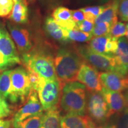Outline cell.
<instances>
[{
	"label": "cell",
	"instance_id": "6da1fadb",
	"mask_svg": "<svg viewBox=\"0 0 128 128\" xmlns=\"http://www.w3.org/2000/svg\"><path fill=\"white\" fill-rule=\"evenodd\" d=\"M54 60L55 73L61 88L67 82L76 81L80 67L86 62L76 50L65 48L58 50Z\"/></svg>",
	"mask_w": 128,
	"mask_h": 128
},
{
	"label": "cell",
	"instance_id": "7a4b0ae2",
	"mask_svg": "<svg viewBox=\"0 0 128 128\" xmlns=\"http://www.w3.org/2000/svg\"><path fill=\"white\" fill-rule=\"evenodd\" d=\"M60 106L66 113L84 115L87 102V88L78 81L69 82L62 88Z\"/></svg>",
	"mask_w": 128,
	"mask_h": 128
},
{
	"label": "cell",
	"instance_id": "3957f363",
	"mask_svg": "<svg viewBox=\"0 0 128 128\" xmlns=\"http://www.w3.org/2000/svg\"><path fill=\"white\" fill-rule=\"evenodd\" d=\"M22 61L27 70H30L45 80H57L54 60L45 53L32 51L22 55Z\"/></svg>",
	"mask_w": 128,
	"mask_h": 128
},
{
	"label": "cell",
	"instance_id": "277c9868",
	"mask_svg": "<svg viewBox=\"0 0 128 128\" xmlns=\"http://www.w3.org/2000/svg\"><path fill=\"white\" fill-rule=\"evenodd\" d=\"M12 88L9 99L12 103L24 102L32 90L28 72L23 66L12 70L11 74Z\"/></svg>",
	"mask_w": 128,
	"mask_h": 128
},
{
	"label": "cell",
	"instance_id": "5b68a950",
	"mask_svg": "<svg viewBox=\"0 0 128 128\" xmlns=\"http://www.w3.org/2000/svg\"><path fill=\"white\" fill-rule=\"evenodd\" d=\"M61 87L58 80H45L41 78L36 92L44 111L54 108L60 99Z\"/></svg>",
	"mask_w": 128,
	"mask_h": 128
},
{
	"label": "cell",
	"instance_id": "8992f818",
	"mask_svg": "<svg viewBox=\"0 0 128 128\" xmlns=\"http://www.w3.org/2000/svg\"><path fill=\"white\" fill-rule=\"evenodd\" d=\"M86 109L88 116L95 124H104L110 118L108 104L100 92H90Z\"/></svg>",
	"mask_w": 128,
	"mask_h": 128
},
{
	"label": "cell",
	"instance_id": "52a82bcc",
	"mask_svg": "<svg viewBox=\"0 0 128 128\" xmlns=\"http://www.w3.org/2000/svg\"><path fill=\"white\" fill-rule=\"evenodd\" d=\"M76 50L87 63L96 70L103 71H114L115 63L113 57H110L94 52L88 45L80 46Z\"/></svg>",
	"mask_w": 128,
	"mask_h": 128
},
{
	"label": "cell",
	"instance_id": "ba28073f",
	"mask_svg": "<svg viewBox=\"0 0 128 128\" xmlns=\"http://www.w3.org/2000/svg\"><path fill=\"white\" fill-rule=\"evenodd\" d=\"M76 81L84 85L90 92H100L103 88L99 72L86 62L80 67L76 76Z\"/></svg>",
	"mask_w": 128,
	"mask_h": 128
},
{
	"label": "cell",
	"instance_id": "9c48e42d",
	"mask_svg": "<svg viewBox=\"0 0 128 128\" xmlns=\"http://www.w3.org/2000/svg\"><path fill=\"white\" fill-rule=\"evenodd\" d=\"M36 91L32 90L26 103L14 114L12 124H16L30 117L44 113Z\"/></svg>",
	"mask_w": 128,
	"mask_h": 128
},
{
	"label": "cell",
	"instance_id": "30bf717a",
	"mask_svg": "<svg viewBox=\"0 0 128 128\" xmlns=\"http://www.w3.org/2000/svg\"><path fill=\"white\" fill-rule=\"evenodd\" d=\"M103 87L113 92H122L128 89V75L124 76L116 71L99 73Z\"/></svg>",
	"mask_w": 128,
	"mask_h": 128
},
{
	"label": "cell",
	"instance_id": "8fae6325",
	"mask_svg": "<svg viewBox=\"0 0 128 128\" xmlns=\"http://www.w3.org/2000/svg\"><path fill=\"white\" fill-rule=\"evenodd\" d=\"M88 46L98 54L113 57L118 49V39L111 38L108 34L94 37L89 41Z\"/></svg>",
	"mask_w": 128,
	"mask_h": 128
},
{
	"label": "cell",
	"instance_id": "7c38bea8",
	"mask_svg": "<svg viewBox=\"0 0 128 128\" xmlns=\"http://www.w3.org/2000/svg\"><path fill=\"white\" fill-rule=\"evenodd\" d=\"M0 53L5 58L10 66L21 63L15 44L7 30L4 28H2L0 36Z\"/></svg>",
	"mask_w": 128,
	"mask_h": 128
},
{
	"label": "cell",
	"instance_id": "4fadbf2b",
	"mask_svg": "<svg viewBox=\"0 0 128 128\" xmlns=\"http://www.w3.org/2000/svg\"><path fill=\"white\" fill-rule=\"evenodd\" d=\"M11 37L16 43L17 49L22 55L30 52L33 48L29 32L25 28L8 23Z\"/></svg>",
	"mask_w": 128,
	"mask_h": 128
},
{
	"label": "cell",
	"instance_id": "5bb4252c",
	"mask_svg": "<svg viewBox=\"0 0 128 128\" xmlns=\"http://www.w3.org/2000/svg\"><path fill=\"white\" fill-rule=\"evenodd\" d=\"M100 92L108 104L110 118L115 114H119L125 109V99L121 92H113L103 87Z\"/></svg>",
	"mask_w": 128,
	"mask_h": 128
},
{
	"label": "cell",
	"instance_id": "9a60e30c",
	"mask_svg": "<svg viewBox=\"0 0 128 128\" xmlns=\"http://www.w3.org/2000/svg\"><path fill=\"white\" fill-rule=\"evenodd\" d=\"M114 71L124 76L128 75V40L124 37L118 39V49L113 56Z\"/></svg>",
	"mask_w": 128,
	"mask_h": 128
},
{
	"label": "cell",
	"instance_id": "2e32d148",
	"mask_svg": "<svg viewBox=\"0 0 128 128\" xmlns=\"http://www.w3.org/2000/svg\"><path fill=\"white\" fill-rule=\"evenodd\" d=\"M60 128H97L96 124L88 115L66 113L60 117Z\"/></svg>",
	"mask_w": 128,
	"mask_h": 128
},
{
	"label": "cell",
	"instance_id": "e0dca14e",
	"mask_svg": "<svg viewBox=\"0 0 128 128\" xmlns=\"http://www.w3.org/2000/svg\"><path fill=\"white\" fill-rule=\"evenodd\" d=\"M119 0H110L104 5V8L94 21V24L106 22L111 26L118 22Z\"/></svg>",
	"mask_w": 128,
	"mask_h": 128
},
{
	"label": "cell",
	"instance_id": "ac0fdd59",
	"mask_svg": "<svg viewBox=\"0 0 128 128\" xmlns=\"http://www.w3.org/2000/svg\"><path fill=\"white\" fill-rule=\"evenodd\" d=\"M52 18L62 28L71 30L76 28V23L71 16V11L66 7H59L54 11Z\"/></svg>",
	"mask_w": 128,
	"mask_h": 128
},
{
	"label": "cell",
	"instance_id": "d6986e66",
	"mask_svg": "<svg viewBox=\"0 0 128 128\" xmlns=\"http://www.w3.org/2000/svg\"><path fill=\"white\" fill-rule=\"evenodd\" d=\"M60 109L56 106L43 114L39 128H60Z\"/></svg>",
	"mask_w": 128,
	"mask_h": 128
},
{
	"label": "cell",
	"instance_id": "ffe728a7",
	"mask_svg": "<svg viewBox=\"0 0 128 128\" xmlns=\"http://www.w3.org/2000/svg\"><path fill=\"white\" fill-rule=\"evenodd\" d=\"M44 28L48 34L55 40L60 43L70 42L64 34V28L55 22L52 17H49L46 19Z\"/></svg>",
	"mask_w": 128,
	"mask_h": 128
},
{
	"label": "cell",
	"instance_id": "44dd1931",
	"mask_svg": "<svg viewBox=\"0 0 128 128\" xmlns=\"http://www.w3.org/2000/svg\"><path fill=\"white\" fill-rule=\"evenodd\" d=\"M8 18L13 23L25 24L28 22V6L21 2H14L13 7Z\"/></svg>",
	"mask_w": 128,
	"mask_h": 128
},
{
	"label": "cell",
	"instance_id": "7402d4cb",
	"mask_svg": "<svg viewBox=\"0 0 128 128\" xmlns=\"http://www.w3.org/2000/svg\"><path fill=\"white\" fill-rule=\"evenodd\" d=\"M12 71V70H7L0 74V97L5 100L9 98L11 93Z\"/></svg>",
	"mask_w": 128,
	"mask_h": 128
},
{
	"label": "cell",
	"instance_id": "603a6c76",
	"mask_svg": "<svg viewBox=\"0 0 128 128\" xmlns=\"http://www.w3.org/2000/svg\"><path fill=\"white\" fill-rule=\"evenodd\" d=\"M64 34L69 42H89L92 38V33H87L82 31L74 28L68 30L64 29Z\"/></svg>",
	"mask_w": 128,
	"mask_h": 128
},
{
	"label": "cell",
	"instance_id": "cb8c5ba5",
	"mask_svg": "<svg viewBox=\"0 0 128 128\" xmlns=\"http://www.w3.org/2000/svg\"><path fill=\"white\" fill-rule=\"evenodd\" d=\"M43 114L33 116L24 120L12 124L14 128H39L40 126Z\"/></svg>",
	"mask_w": 128,
	"mask_h": 128
},
{
	"label": "cell",
	"instance_id": "d4e9b609",
	"mask_svg": "<svg viewBox=\"0 0 128 128\" xmlns=\"http://www.w3.org/2000/svg\"><path fill=\"white\" fill-rule=\"evenodd\" d=\"M104 8V6H92L81 8L84 12L85 19L94 23V21Z\"/></svg>",
	"mask_w": 128,
	"mask_h": 128
},
{
	"label": "cell",
	"instance_id": "484cf974",
	"mask_svg": "<svg viewBox=\"0 0 128 128\" xmlns=\"http://www.w3.org/2000/svg\"><path fill=\"white\" fill-rule=\"evenodd\" d=\"M126 32V26L125 24L122 22H117L111 26L108 35L112 38L118 39L125 36Z\"/></svg>",
	"mask_w": 128,
	"mask_h": 128
},
{
	"label": "cell",
	"instance_id": "4316f807",
	"mask_svg": "<svg viewBox=\"0 0 128 128\" xmlns=\"http://www.w3.org/2000/svg\"><path fill=\"white\" fill-rule=\"evenodd\" d=\"M110 28H111V25L106 22H102V23L96 24L94 25L93 29L91 33L92 38L108 34Z\"/></svg>",
	"mask_w": 128,
	"mask_h": 128
},
{
	"label": "cell",
	"instance_id": "83f0119b",
	"mask_svg": "<svg viewBox=\"0 0 128 128\" xmlns=\"http://www.w3.org/2000/svg\"><path fill=\"white\" fill-rule=\"evenodd\" d=\"M13 4L12 0H0V17H8L12 11Z\"/></svg>",
	"mask_w": 128,
	"mask_h": 128
},
{
	"label": "cell",
	"instance_id": "f1b7e54d",
	"mask_svg": "<svg viewBox=\"0 0 128 128\" xmlns=\"http://www.w3.org/2000/svg\"><path fill=\"white\" fill-rule=\"evenodd\" d=\"M118 14L124 22H128V0H119Z\"/></svg>",
	"mask_w": 128,
	"mask_h": 128
},
{
	"label": "cell",
	"instance_id": "f546056e",
	"mask_svg": "<svg viewBox=\"0 0 128 128\" xmlns=\"http://www.w3.org/2000/svg\"><path fill=\"white\" fill-rule=\"evenodd\" d=\"M119 114L116 124L117 128H128V110L125 108Z\"/></svg>",
	"mask_w": 128,
	"mask_h": 128
},
{
	"label": "cell",
	"instance_id": "4dcf8cb0",
	"mask_svg": "<svg viewBox=\"0 0 128 128\" xmlns=\"http://www.w3.org/2000/svg\"><path fill=\"white\" fill-rule=\"evenodd\" d=\"M94 26V23L90 22L88 20H84L81 23L76 24V29L82 31L85 33H91Z\"/></svg>",
	"mask_w": 128,
	"mask_h": 128
},
{
	"label": "cell",
	"instance_id": "1f68e13d",
	"mask_svg": "<svg viewBox=\"0 0 128 128\" xmlns=\"http://www.w3.org/2000/svg\"><path fill=\"white\" fill-rule=\"evenodd\" d=\"M12 112L6 100L0 97V118L8 116Z\"/></svg>",
	"mask_w": 128,
	"mask_h": 128
},
{
	"label": "cell",
	"instance_id": "d6a6232c",
	"mask_svg": "<svg viewBox=\"0 0 128 128\" xmlns=\"http://www.w3.org/2000/svg\"><path fill=\"white\" fill-rule=\"evenodd\" d=\"M71 16L74 22L76 24H78L85 20L84 14L81 10H71Z\"/></svg>",
	"mask_w": 128,
	"mask_h": 128
},
{
	"label": "cell",
	"instance_id": "836d02e7",
	"mask_svg": "<svg viewBox=\"0 0 128 128\" xmlns=\"http://www.w3.org/2000/svg\"><path fill=\"white\" fill-rule=\"evenodd\" d=\"M8 67H10V65H9L2 54L0 53V70L4 71Z\"/></svg>",
	"mask_w": 128,
	"mask_h": 128
},
{
	"label": "cell",
	"instance_id": "e575fe53",
	"mask_svg": "<svg viewBox=\"0 0 128 128\" xmlns=\"http://www.w3.org/2000/svg\"><path fill=\"white\" fill-rule=\"evenodd\" d=\"M12 124V120H10L0 119V128H10Z\"/></svg>",
	"mask_w": 128,
	"mask_h": 128
},
{
	"label": "cell",
	"instance_id": "d590c367",
	"mask_svg": "<svg viewBox=\"0 0 128 128\" xmlns=\"http://www.w3.org/2000/svg\"><path fill=\"white\" fill-rule=\"evenodd\" d=\"M97 128H117V127L115 124H102V125L98 126V127Z\"/></svg>",
	"mask_w": 128,
	"mask_h": 128
},
{
	"label": "cell",
	"instance_id": "8d00e7d4",
	"mask_svg": "<svg viewBox=\"0 0 128 128\" xmlns=\"http://www.w3.org/2000/svg\"><path fill=\"white\" fill-rule=\"evenodd\" d=\"M124 99H125V104H126V108L128 110V89L126 90L125 93L124 94Z\"/></svg>",
	"mask_w": 128,
	"mask_h": 128
},
{
	"label": "cell",
	"instance_id": "74e56055",
	"mask_svg": "<svg viewBox=\"0 0 128 128\" xmlns=\"http://www.w3.org/2000/svg\"><path fill=\"white\" fill-rule=\"evenodd\" d=\"M13 2H21L22 4L26 5V6H28V0H12Z\"/></svg>",
	"mask_w": 128,
	"mask_h": 128
},
{
	"label": "cell",
	"instance_id": "f35d334b",
	"mask_svg": "<svg viewBox=\"0 0 128 128\" xmlns=\"http://www.w3.org/2000/svg\"><path fill=\"white\" fill-rule=\"evenodd\" d=\"M126 39H127V40H128V23L126 25Z\"/></svg>",
	"mask_w": 128,
	"mask_h": 128
},
{
	"label": "cell",
	"instance_id": "ab89813d",
	"mask_svg": "<svg viewBox=\"0 0 128 128\" xmlns=\"http://www.w3.org/2000/svg\"><path fill=\"white\" fill-rule=\"evenodd\" d=\"M35 1H36V0H28V3H30V2H34Z\"/></svg>",
	"mask_w": 128,
	"mask_h": 128
},
{
	"label": "cell",
	"instance_id": "60d3db41",
	"mask_svg": "<svg viewBox=\"0 0 128 128\" xmlns=\"http://www.w3.org/2000/svg\"><path fill=\"white\" fill-rule=\"evenodd\" d=\"M2 28H1V26H0V36H1V33H2Z\"/></svg>",
	"mask_w": 128,
	"mask_h": 128
},
{
	"label": "cell",
	"instance_id": "b9f144b4",
	"mask_svg": "<svg viewBox=\"0 0 128 128\" xmlns=\"http://www.w3.org/2000/svg\"><path fill=\"white\" fill-rule=\"evenodd\" d=\"M108 1H110V0H101V1H102V2H106Z\"/></svg>",
	"mask_w": 128,
	"mask_h": 128
}]
</instances>
